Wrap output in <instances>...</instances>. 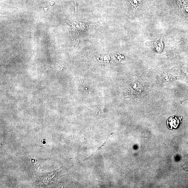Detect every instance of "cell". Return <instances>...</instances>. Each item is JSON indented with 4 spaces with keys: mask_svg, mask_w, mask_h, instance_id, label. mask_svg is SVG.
I'll use <instances>...</instances> for the list:
<instances>
[{
    "mask_svg": "<svg viewBox=\"0 0 188 188\" xmlns=\"http://www.w3.org/2000/svg\"><path fill=\"white\" fill-rule=\"evenodd\" d=\"M179 122L180 121L177 117H170L167 120V124L169 129H172L177 127Z\"/></svg>",
    "mask_w": 188,
    "mask_h": 188,
    "instance_id": "6da1fadb",
    "label": "cell"
}]
</instances>
